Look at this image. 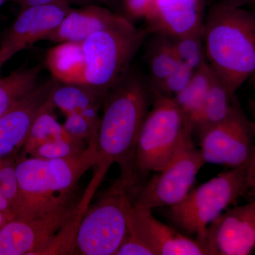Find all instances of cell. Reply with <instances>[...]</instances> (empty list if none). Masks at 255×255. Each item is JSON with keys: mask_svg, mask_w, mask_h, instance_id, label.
<instances>
[{"mask_svg": "<svg viewBox=\"0 0 255 255\" xmlns=\"http://www.w3.org/2000/svg\"><path fill=\"white\" fill-rule=\"evenodd\" d=\"M7 1L8 0H0V7H1V6H2V5Z\"/></svg>", "mask_w": 255, "mask_h": 255, "instance_id": "39", "label": "cell"}, {"mask_svg": "<svg viewBox=\"0 0 255 255\" xmlns=\"http://www.w3.org/2000/svg\"><path fill=\"white\" fill-rule=\"evenodd\" d=\"M148 33L123 14L82 42L84 85L106 95L131 68Z\"/></svg>", "mask_w": 255, "mask_h": 255, "instance_id": "4", "label": "cell"}, {"mask_svg": "<svg viewBox=\"0 0 255 255\" xmlns=\"http://www.w3.org/2000/svg\"><path fill=\"white\" fill-rule=\"evenodd\" d=\"M197 137L205 163L223 164L231 168L248 166L255 150L253 122L236 97L227 117Z\"/></svg>", "mask_w": 255, "mask_h": 255, "instance_id": "8", "label": "cell"}, {"mask_svg": "<svg viewBox=\"0 0 255 255\" xmlns=\"http://www.w3.org/2000/svg\"><path fill=\"white\" fill-rule=\"evenodd\" d=\"M214 78V73L206 62L196 70L187 86L173 97L187 119L191 130L193 122L200 112Z\"/></svg>", "mask_w": 255, "mask_h": 255, "instance_id": "21", "label": "cell"}, {"mask_svg": "<svg viewBox=\"0 0 255 255\" xmlns=\"http://www.w3.org/2000/svg\"><path fill=\"white\" fill-rule=\"evenodd\" d=\"M205 164L200 150L192 145L164 169L154 172L137 192L133 206L140 209L172 207L190 192L196 176Z\"/></svg>", "mask_w": 255, "mask_h": 255, "instance_id": "9", "label": "cell"}, {"mask_svg": "<svg viewBox=\"0 0 255 255\" xmlns=\"http://www.w3.org/2000/svg\"><path fill=\"white\" fill-rule=\"evenodd\" d=\"M54 106L48 100L42 106L23 146V157L30 155L38 146L68 135L63 125L58 122Z\"/></svg>", "mask_w": 255, "mask_h": 255, "instance_id": "23", "label": "cell"}, {"mask_svg": "<svg viewBox=\"0 0 255 255\" xmlns=\"http://www.w3.org/2000/svg\"><path fill=\"white\" fill-rule=\"evenodd\" d=\"M17 3L19 6L20 10L29 7V6H38V5H46L52 4H58V3H67L71 5H79V6H85V5L94 4V0H13Z\"/></svg>", "mask_w": 255, "mask_h": 255, "instance_id": "32", "label": "cell"}, {"mask_svg": "<svg viewBox=\"0 0 255 255\" xmlns=\"http://www.w3.org/2000/svg\"><path fill=\"white\" fill-rule=\"evenodd\" d=\"M46 63L52 78L56 81L84 85L82 43H58L47 53Z\"/></svg>", "mask_w": 255, "mask_h": 255, "instance_id": "17", "label": "cell"}, {"mask_svg": "<svg viewBox=\"0 0 255 255\" xmlns=\"http://www.w3.org/2000/svg\"><path fill=\"white\" fill-rule=\"evenodd\" d=\"M3 65H1V64H0V70H1V68H2Z\"/></svg>", "mask_w": 255, "mask_h": 255, "instance_id": "40", "label": "cell"}, {"mask_svg": "<svg viewBox=\"0 0 255 255\" xmlns=\"http://www.w3.org/2000/svg\"><path fill=\"white\" fill-rule=\"evenodd\" d=\"M16 164L14 157L0 159V193L9 203L14 217L21 205V191L16 176Z\"/></svg>", "mask_w": 255, "mask_h": 255, "instance_id": "25", "label": "cell"}, {"mask_svg": "<svg viewBox=\"0 0 255 255\" xmlns=\"http://www.w3.org/2000/svg\"><path fill=\"white\" fill-rule=\"evenodd\" d=\"M128 231L141 238L157 255H208L199 241L159 221L152 210L136 208L133 204L129 211Z\"/></svg>", "mask_w": 255, "mask_h": 255, "instance_id": "14", "label": "cell"}, {"mask_svg": "<svg viewBox=\"0 0 255 255\" xmlns=\"http://www.w3.org/2000/svg\"><path fill=\"white\" fill-rule=\"evenodd\" d=\"M56 83L53 78L38 83L0 117V159L14 157L22 149L33 121Z\"/></svg>", "mask_w": 255, "mask_h": 255, "instance_id": "13", "label": "cell"}, {"mask_svg": "<svg viewBox=\"0 0 255 255\" xmlns=\"http://www.w3.org/2000/svg\"><path fill=\"white\" fill-rule=\"evenodd\" d=\"M250 110L251 114V121L253 122L255 132V150L249 164L246 168V184L248 187L247 196L251 199H255V102H250Z\"/></svg>", "mask_w": 255, "mask_h": 255, "instance_id": "31", "label": "cell"}, {"mask_svg": "<svg viewBox=\"0 0 255 255\" xmlns=\"http://www.w3.org/2000/svg\"><path fill=\"white\" fill-rule=\"evenodd\" d=\"M122 14L94 4L72 9L45 41L82 43L95 32L115 22Z\"/></svg>", "mask_w": 255, "mask_h": 255, "instance_id": "16", "label": "cell"}, {"mask_svg": "<svg viewBox=\"0 0 255 255\" xmlns=\"http://www.w3.org/2000/svg\"><path fill=\"white\" fill-rule=\"evenodd\" d=\"M132 184L122 176L82 216L73 255H115L128 232Z\"/></svg>", "mask_w": 255, "mask_h": 255, "instance_id": "6", "label": "cell"}, {"mask_svg": "<svg viewBox=\"0 0 255 255\" xmlns=\"http://www.w3.org/2000/svg\"><path fill=\"white\" fill-rule=\"evenodd\" d=\"M155 0H122L124 11L129 20L131 18L145 19L150 13ZM131 21V20H130Z\"/></svg>", "mask_w": 255, "mask_h": 255, "instance_id": "30", "label": "cell"}, {"mask_svg": "<svg viewBox=\"0 0 255 255\" xmlns=\"http://www.w3.org/2000/svg\"><path fill=\"white\" fill-rule=\"evenodd\" d=\"M203 32L171 38L178 60L195 70L207 62Z\"/></svg>", "mask_w": 255, "mask_h": 255, "instance_id": "24", "label": "cell"}, {"mask_svg": "<svg viewBox=\"0 0 255 255\" xmlns=\"http://www.w3.org/2000/svg\"><path fill=\"white\" fill-rule=\"evenodd\" d=\"M246 168H231L191 189L184 200L169 207V219L183 232L195 235L203 245L209 225L238 199L247 196Z\"/></svg>", "mask_w": 255, "mask_h": 255, "instance_id": "7", "label": "cell"}, {"mask_svg": "<svg viewBox=\"0 0 255 255\" xmlns=\"http://www.w3.org/2000/svg\"><path fill=\"white\" fill-rule=\"evenodd\" d=\"M248 82H249L250 85H251V87L252 89H253V92H255V72L254 74L251 77V78L248 80Z\"/></svg>", "mask_w": 255, "mask_h": 255, "instance_id": "37", "label": "cell"}, {"mask_svg": "<svg viewBox=\"0 0 255 255\" xmlns=\"http://www.w3.org/2000/svg\"><path fill=\"white\" fill-rule=\"evenodd\" d=\"M62 125L68 135L88 144L97 137L99 128L95 127L82 114H68Z\"/></svg>", "mask_w": 255, "mask_h": 255, "instance_id": "28", "label": "cell"}, {"mask_svg": "<svg viewBox=\"0 0 255 255\" xmlns=\"http://www.w3.org/2000/svg\"><path fill=\"white\" fill-rule=\"evenodd\" d=\"M152 99L147 80L132 68L106 94L96 138L98 162L95 173L105 178L113 164L121 176L135 182L137 139Z\"/></svg>", "mask_w": 255, "mask_h": 255, "instance_id": "1", "label": "cell"}, {"mask_svg": "<svg viewBox=\"0 0 255 255\" xmlns=\"http://www.w3.org/2000/svg\"><path fill=\"white\" fill-rule=\"evenodd\" d=\"M41 65L21 67L0 79V117L38 85Z\"/></svg>", "mask_w": 255, "mask_h": 255, "instance_id": "22", "label": "cell"}, {"mask_svg": "<svg viewBox=\"0 0 255 255\" xmlns=\"http://www.w3.org/2000/svg\"><path fill=\"white\" fill-rule=\"evenodd\" d=\"M203 246L208 255H251L255 250V199L215 219L207 228Z\"/></svg>", "mask_w": 255, "mask_h": 255, "instance_id": "11", "label": "cell"}, {"mask_svg": "<svg viewBox=\"0 0 255 255\" xmlns=\"http://www.w3.org/2000/svg\"><path fill=\"white\" fill-rule=\"evenodd\" d=\"M235 97L214 75L206 100L191 126L193 135L198 136L226 119L232 109Z\"/></svg>", "mask_w": 255, "mask_h": 255, "instance_id": "20", "label": "cell"}, {"mask_svg": "<svg viewBox=\"0 0 255 255\" xmlns=\"http://www.w3.org/2000/svg\"><path fill=\"white\" fill-rule=\"evenodd\" d=\"M77 205L38 215L14 218L0 229V255H41L71 219Z\"/></svg>", "mask_w": 255, "mask_h": 255, "instance_id": "10", "label": "cell"}, {"mask_svg": "<svg viewBox=\"0 0 255 255\" xmlns=\"http://www.w3.org/2000/svg\"><path fill=\"white\" fill-rule=\"evenodd\" d=\"M73 9L67 3L29 6L19 14L5 33L0 44V64L4 65L14 55L36 42L45 41Z\"/></svg>", "mask_w": 255, "mask_h": 255, "instance_id": "12", "label": "cell"}, {"mask_svg": "<svg viewBox=\"0 0 255 255\" xmlns=\"http://www.w3.org/2000/svg\"><path fill=\"white\" fill-rule=\"evenodd\" d=\"M206 61L230 95L255 72V16L216 1L204 21Z\"/></svg>", "mask_w": 255, "mask_h": 255, "instance_id": "2", "label": "cell"}, {"mask_svg": "<svg viewBox=\"0 0 255 255\" xmlns=\"http://www.w3.org/2000/svg\"><path fill=\"white\" fill-rule=\"evenodd\" d=\"M96 138L83 152L73 157H21L16 160L21 205L14 218L29 219L70 204V193L82 176L98 162Z\"/></svg>", "mask_w": 255, "mask_h": 255, "instance_id": "3", "label": "cell"}, {"mask_svg": "<svg viewBox=\"0 0 255 255\" xmlns=\"http://www.w3.org/2000/svg\"><path fill=\"white\" fill-rule=\"evenodd\" d=\"M105 95L86 85L61 83L57 81L48 100L65 116L83 113L90 108H101Z\"/></svg>", "mask_w": 255, "mask_h": 255, "instance_id": "18", "label": "cell"}, {"mask_svg": "<svg viewBox=\"0 0 255 255\" xmlns=\"http://www.w3.org/2000/svg\"><path fill=\"white\" fill-rule=\"evenodd\" d=\"M0 211L12 214L11 209H10L9 203H8L7 200L5 199L4 196L1 193H0Z\"/></svg>", "mask_w": 255, "mask_h": 255, "instance_id": "35", "label": "cell"}, {"mask_svg": "<svg viewBox=\"0 0 255 255\" xmlns=\"http://www.w3.org/2000/svg\"><path fill=\"white\" fill-rule=\"evenodd\" d=\"M248 11H251V13H253V14L255 16V4L253 5V6H252L251 7L248 8Z\"/></svg>", "mask_w": 255, "mask_h": 255, "instance_id": "38", "label": "cell"}, {"mask_svg": "<svg viewBox=\"0 0 255 255\" xmlns=\"http://www.w3.org/2000/svg\"><path fill=\"white\" fill-rule=\"evenodd\" d=\"M87 146V142L67 135L38 146L29 155L44 159L65 158L81 153Z\"/></svg>", "mask_w": 255, "mask_h": 255, "instance_id": "26", "label": "cell"}, {"mask_svg": "<svg viewBox=\"0 0 255 255\" xmlns=\"http://www.w3.org/2000/svg\"><path fill=\"white\" fill-rule=\"evenodd\" d=\"M145 20L148 34L178 38L204 31L199 0H155Z\"/></svg>", "mask_w": 255, "mask_h": 255, "instance_id": "15", "label": "cell"}, {"mask_svg": "<svg viewBox=\"0 0 255 255\" xmlns=\"http://www.w3.org/2000/svg\"><path fill=\"white\" fill-rule=\"evenodd\" d=\"M219 2L230 5V6H238L248 9L255 4V0H217Z\"/></svg>", "mask_w": 255, "mask_h": 255, "instance_id": "33", "label": "cell"}, {"mask_svg": "<svg viewBox=\"0 0 255 255\" xmlns=\"http://www.w3.org/2000/svg\"><path fill=\"white\" fill-rule=\"evenodd\" d=\"M14 215L9 212L0 211V229L10 220L14 219Z\"/></svg>", "mask_w": 255, "mask_h": 255, "instance_id": "34", "label": "cell"}, {"mask_svg": "<svg viewBox=\"0 0 255 255\" xmlns=\"http://www.w3.org/2000/svg\"><path fill=\"white\" fill-rule=\"evenodd\" d=\"M115 255H157L153 249L135 233L128 231Z\"/></svg>", "mask_w": 255, "mask_h": 255, "instance_id": "29", "label": "cell"}, {"mask_svg": "<svg viewBox=\"0 0 255 255\" xmlns=\"http://www.w3.org/2000/svg\"><path fill=\"white\" fill-rule=\"evenodd\" d=\"M151 35L145 52L148 70L146 80L150 92L168 77L179 63L170 37L159 33Z\"/></svg>", "mask_w": 255, "mask_h": 255, "instance_id": "19", "label": "cell"}, {"mask_svg": "<svg viewBox=\"0 0 255 255\" xmlns=\"http://www.w3.org/2000/svg\"><path fill=\"white\" fill-rule=\"evenodd\" d=\"M195 71L179 61L174 71L151 91L152 96L158 95L174 97L187 86Z\"/></svg>", "mask_w": 255, "mask_h": 255, "instance_id": "27", "label": "cell"}, {"mask_svg": "<svg viewBox=\"0 0 255 255\" xmlns=\"http://www.w3.org/2000/svg\"><path fill=\"white\" fill-rule=\"evenodd\" d=\"M94 1H95V2L102 3V4L114 8L118 6L120 3H122V0H94Z\"/></svg>", "mask_w": 255, "mask_h": 255, "instance_id": "36", "label": "cell"}, {"mask_svg": "<svg viewBox=\"0 0 255 255\" xmlns=\"http://www.w3.org/2000/svg\"><path fill=\"white\" fill-rule=\"evenodd\" d=\"M137 139L135 172H155L164 169L194 145L187 119L173 97L152 95Z\"/></svg>", "mask_w": 255, "mask_h": 255, "instance_id": "5", "label": "cell"}]
</instances>
